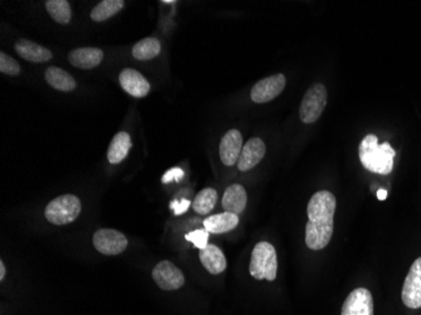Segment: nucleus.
<instances>
[{"label":"nucleus","instance_id":"obj_1","mask_svg":"<svg viewBox=\"0 0 421 315\" xmlns=\"http://www.w3.org/2000/svg\"><path fill=\"white\" fill-rule=\"evenodd\" d=\"M336 206V197L329 190H320L312 195L306 208L309 220L306 227V244L311 250L320 251L331 242Z\"/></svg>","mask_w":421,"mask_h":315},{"label":"nucleus","instance_id":"obj_2","mask_svg":"<svg viewBox=\"0 0 421 315\" xmlns=\"http://www.w3.org/2000/svg\"><path fill=\"white\" fill-rule=\"evenodd\" d=\"M359 160L364 169L372 173L387 176L394 169V158L396 151L390 143H378V139L373 134H369L361 141L359 148Z\"/></svg>","mask_w":421,"mask_h":315},{"label":"nucleus","instance_id":"obj_3","mask_svg":"<svg viewBox=\"0 0 421 315\" xmlns=\"http://www.w3.org/2000/svg\"><path fill=\"white\" fill-rule=\"evenodd\" d=\"M250 275L256 280L274 281L278 275V255L274 246L269 242H259L251 253Z\"/></svg>","mask_w":421,"mask_h":315},{"label":"nucleus","instance_id":"obj_4","mask_svg":"<svg viewBox=\"0 0 421 315\" xmlns=\"http://www.w3.org/2000/svg\"><path fill=\"white\" fill-rule=\"evenodd\" d=\"M81 214V201L73 195H59L48 203L45 216L56 226H64L76 220Z\"/></svg>","mask_w":421,"mask_h":315},{"label":"nucleus","instance_id":"obj_5","mask_svg":"<svg viewBox=\"0 0 421 315\" xmlns=\"http://www.w3.org/2000/svg\"><path fill=\"white\" fill-rule=\"evenodd\" d=\"M328 100V92L324 85L314 83L306 90L299 107L300 120L304 124H313L320 119L324 111Z\"/></svg>","mask_w":421,"mask_h":315},{"label":"nucleus","instance_id":"obj_6","mask_svg":"<svg viewBox=\"0 0 421 315\" xmlns=\"http://www.w3.org/2000/svg\"><path fill=\"white\" fill-rule=\"evenodd\" d=\"M92 244L102 255L115 256L127 250L128 239L124 233L113 228H100L94 233Z\"/></svg>","mask_w":421,"mask_h":315},{"label":"nucleus","instance_id":"obj_7","mask_svg":"<svg viewBox=\"0 0 421 315\" xmlns=\"http://www.w3.org/2000/svg\"><path fill=\"white\" fill-rule=\"evenodd\" d=\"M401 298L408 308H421V256L415 260L408 270L402 286Z\"/></svg>","mask_w":421,"mask_h":315},{"label":"nucleus","instance_id":"obj_8","mask_svg":"<svg viewBox=\"0 0 421 315\" xmlns=\"http://www.w3.org/2000/svg\"><path fill=\"white\" fill-rule=\"evenodd\" d=\"M152 276L160 289L166 291L178 290L185 284L183 272L168 260L160 261L159 264L154 267Z\"/></svg>","mask_w":421,"mask_h":315},{"label":"nucleus","instance_id":"obj_9","mask_svg":"<svg viewBox=\"0 0 421 315\" xmlns=\"http://www.w3.org/2000/svg\"><path fill=\"white\" fill-rule=\"evenodd\" d=\"M285 85H287L285 76L281 74L260 80L251 90V100L256 104L270 102L284 91Z\"/></svg>","mask_w":421,"mask_h":315},{"label":"nucleus","instance_id":"obj_10","mask_svg":"<svg viewBox=\"0 0 421 315\" xmlns=\"http://www.w3.org/2000/svg\"><path fill=\"white\" fill-rule=\"evenodd\" d=\"M341 315H373V298L370 290H353L343 302Z\"/></svg>","mask_w":421,"mask_h":315},{"label":"nucleus","instance_id":"obj_11","mask_svg":"<svg viewBox=\"0 0 421 315\" xmlns=\"http://www.w3.org/2000/svg\"><path fill=\"white\" fill-rule=\"evenodd\" d=\"M243 135L241 132L232 129L226 132L220 143V158L222 163L227 167H232L238 162V158L243 150Z\"/></svg>","mask_w":421,"mask_h":315},{"label":"nucleus","instance_id":"obj_12","mask_svg":"<svg viewBox=\"0 0 421 315\" xmlns=\"http://www.w3.org/2000/svg\"><path fill=\"white\" fill-rule=\"evenodd\" d=\"M266 153V145L260 138H251L246 144L243 145V150L237 162V168L240 172L255 168L260 163Z\"/></svg>","mask_w":421,"mask_h":315},{"label":"nucleus","instance_id":"obj_13","mask_svg":"<svg viewBox=\"0 0 421 315\" xmlns=\"http://www.w3.org/2000/svg\"><path fill=\"white\" fill-rule=\"evenodd\" d=\"M119 82L125 92L133 97H144L150 91V83L139 71L124 69L119 75Z\"/></svg>","mask_w":421,"mask_h":315},{"label":"nucleus","instance_id":"obj_14","mask_svg":"<svg viewBox=\"0 0 421 315\" xmlns=\"http://www.w3.org/2000/svg\"><path fill=\"white\" fill-rule=\"evenodd\" d=\"M104 59V52L95 47H81L71 50L69 62L77 69H91L97 67Z\"/></svg>","mask_w":421,"mask_h":315},{"label":"nucleus","instance_id":"obj_15","mask_svg":"<svg viewBox=\"0 0 421 315\" xmlns=\"http://www.w3.org/2000/svg\"><path fill=\"white\" fill-rule=\"evenodd\" d=\"M14 50L28 62H48L53 57L51 50L48 48L36 43V42H32L29 39H20L17 43L14 44Z\"/></svg>","mask_w":421,"mask_h":315},{"label":"nucleus","instance_id":"obj_16","mask_svg":"<svg viewBox=\"0 0 421 315\" xmlns=\"http://www.w3.org/2000/svg\"><path fill=\"white\" fill-rule=\"evenodd\" d=\"M199 260L204 266V269L212 275L222 274L227 267V261L224 258V252L220 250L216 245H207L204 250H199Z\"/></svg>","mask_w":421,"mask_h":315},{"label":"nucleus","instance_id":"obj_17","mask_svg":"<svg viewBox=\"0 0 421 315\" xmlns=\"http://www.w3.org/2000/svg\"><path fill=\"white\" fill-rule=\"evenodd\" d=\"M248 204V193L246 189L240 184H232L224 190L222 197V207L224 212L234 214H241Z\"/></svg>","mask_w":421,"mask_h":315},{"label":"nucleus","instance_id":"obj_18","mask_svg":"<svg viewBox=\"0 0 421 315\" xmlns=\"http://www.w3.org/2000/svg\"><path fill=\"white\" fill-rule=\"evenodd\" d=\"M240 218L237 214L224 212V214L208 216L204 220V230L213 234L230 232L238 226Z\"/></svg>","mask_w":421,"mask_h":315},{"label":"nucleus","instance_id":"obj_19","mask_svg":"<svg viewBox=\"0 0 421 315\" xmlns=\"http://www.w3.org/2000/svg\"><path fill=\"white\" fill-rule=\"evenodd\" d=\"M45 78L47 83L58 91L62 92H72L76 90V81L72 76L66 72L64 69L58 67H48L45 71Z\"/></svg>","mask_w":421,"mask_h":315},{"label":"nucleus","instance_id":"obj_20","mask_svg":"<svg viewBox=\"0 0 421 315\" xmlns=\"http://www.w3.org/2000/svg\"><path fill=\"white\" fill-rule=\"evenodd\" d=\"M131 149V138L128 132H120L111 140L108 149V160L111 164L122 163Z\"/></svg>","mask_w":421,"mask_h":315},{"label":"nucleus","instance_id":"obj_21","mask_svg":"<svg viewBox=\"0 0 421 315\" xmlns=\"http://www.w3.org/2000/svg\"><path fill=\"white\" fill-rule=\"evenodd\" d=\"M162 46H160L159 39L155 37L144 38L139 41L138 43L134 44L131 53L135 59L139 61H149L153 59L157 56H159Z\"/></svg>","mask_w":421,"mask_h":315},{"label":"nucleus","instance_id":"obj_22","mask_svg":"<svg viewBox=\"0 0 421 315\" xmlns=\"http://www.w3.org/2000/svg\"><path fill=\"white\" fill-rule=\"evenodd\" d=\"M122 0H102L91 10L90 17L95 22H104L116 15L124 8Z\"/></svg>","mask_w":421,"mask_h":315},{"label":"nucleus","instance_id":"obj_23","mask_svg":"<svg viewBox=\"0 0 421 315\" xmlns=\"http://www.w3.org/2000/svg\"><path fill=\"white\" fill-rule=\"evenodd\" d=\"M216 202H217V192L213 188H204L196 195L192 207L196 214L207 216L216 206Z\"/></svg>","mask_w":421,"mask_h":315},{"label":"nucleus","instance_id":"obj_24","mask_svg":"<svg viewBox=\"0 0 421 315\" xmlns=\"http://www.w3.org/2000/svg\"><path fill=\"white\" fill-rule=\"evenodd\" d=\"M45 9L51 18L57 22L59 24H69L71 17H72V10L69 1L66 0H48L45 1Z\"/></svg>","mask_w":421,"mask_h":315},{"label":"nucleus","instance_id":"obj_25","mask_svg":"<svg viewBox=\"0 0 421 315\" xmlns=\"http://www.w3.org/2000/svg\"><path fill=\"white\" fill-rule=\"evenodd\" d=\"M0 72L4 75L18 76L20 74V63L13 57L8 56L4 52H0Z\"/></svg>","mask_w":421,"mask_h":315},{"label":"nucleus","instance_id":"obj_26","mask_svg":"<svg viewBox=\"0 0 421 315\" xmlns=\"http://www.w3.org/2000/svg\"><path fill=\"white\" fill-rule=\"evenodd\" d=\"M208 237H210V232L206 230H194L185 234V239L192 242L194 247H197L199 250H204V247L208 245Z\"/></svg>","mask_w":421,"mask_h":315},{"label":"nucleus","instance_id":"obj_27","mask_svg":"<svg viewBox=\"0 0 421 315\" xmlns=\"http://www.w3.org/2000/svg\"><path fill=\"white\" fill-rule=\"evenodd\" d=\"M183 176H185V172L180 169V168H172V169L166 172V174L162 178V182H179V181H182Z\"/></svg>","mask_w":421,"mask_h":315},{"label":"nucleus","instance_id":"obj_28","mask_svg":"<svg viewBox=\"0 0 421 315\" xmlns=\"http://www.w3.org/2000/svg\"><path fill=\"white\" fill-rule=\"evenodd\" d=\"M191 206V202L187 201V200H182L180 202L173 201L171 204V208L174 211L176 216L179 214H185V211Z\"/></svg>","mask_w":421,"mask_h":315},{"label":"nucleus","instance_id":"obj_29","mask_svg":"<svg viewBox=\"0 0 421 315\" xmlns=\"http://www.w3.org/2000/svg\"><path fill=\"white\" fill-rule=\"evenodd\" d=\"M377 198H378L380 201H385V200L387 198V190H386V189H378V190H377Z\"/></svg>","mask_w":421,"mask_h":315},{"label":"nucleus","instance_id":"obj_30","mask_svg":"<svg viewBox=\"0 0 421 315\" xmlns=\"http://www.w3.org/2000/svg\"><path fill=\"white\" fill-rule=\"evenodd\" d=\"M6 274H7V270H6V265H4L3 261H0V280H1V281L6 279Z\"/></svg>","mask_w":421,"mask_h":315},{"label":"nucleus","instance_id":"obj_31","mask_svg":"<svg viewBox=\"0 0 421 315\" xmlns=\"http://www.w3.org/2000/svg\"><path fill=\"white\" fill-rule=\"evenodd\" d=\"M163 3H166V4H172V3H174V1H173V0H163Z\"/></svg>","mask_w":421,"mask_h":315}]
</instances>
